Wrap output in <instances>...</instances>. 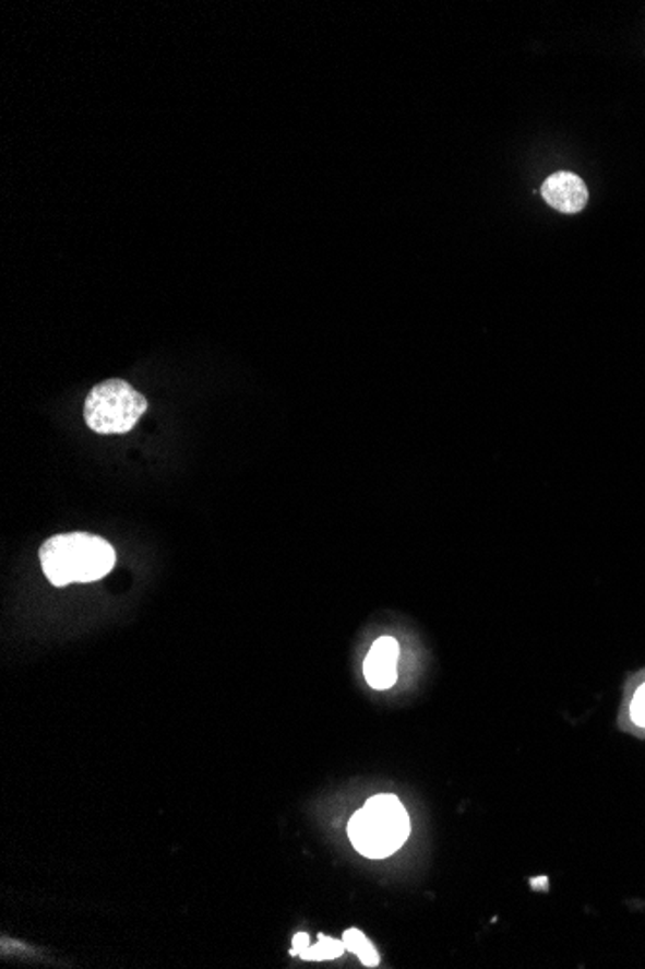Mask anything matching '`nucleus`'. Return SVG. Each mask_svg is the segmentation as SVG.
<instances>
[{"label": "nucleus", "mask_w": 645, "mask_h": 969, "mask_svg": "<svg viewBox=\"0 0 645 969\" xmlns=\"http://www.w3.org/2000/svg\"><path fill=\"white\" fill-rule=\"evenodd\" d=\"M39 557L43 574L55 587L99 581L117 564V554L109 542L87 532L52 536L43 544Z\"/></svg>", "instance_id": "f257e3e1"}, {"label": "nucleus", "mask_w": 645, "mask_h": 969, "mask_svg": "<svg viewBox=\"0 0 645 969\" xmlns=\"http://www.w3.org/2000/svg\"><path fill=\"white\" fill-rule=\"evenodd\" d=\"M408 835V813L401 800L391 793L373 795L348 823V836L354 848L371 860H381L398 852Z\"/></svg>", "instance_id": "f03ea898"}, {"label": "nucleus", "mask_w": 645, "mask_h": 969, "mask_svg": "<svg viewBox=\"0 0 645 969\" xmlns=\"http://www.w3.org/2000/svg\"><path fill=\"white\" fill-rule=\"evenodd\" d=\"M147 411V401L128 381H103L85 399L87 426L97 434H127Z\"/></svg>", "instance_id": "7ed1b4c3"}, {"label": "nucleus", "mask_w": 645, "mask_h": 969, "mask_svg": "<svg viewBox=\"0 0 645 969\" xmlns=\"http://www.w3.org/2000/svg\"><path fill=\"white\" fill-rule=\"evenodd\" d=\"M398 658H401V645L393 637H381L373 642L363 662V675L369 685L379 692H385L393 687L398 677Z\"/></svg>", "instance_id": "20e7f679"}, {"label": "nucleus", "mask_w": 645, "mask_h": 969, "mask_svg": "<svg viewBox=\"0 0 645 969\" xmlns=\"http://www.w3.org/2000/svg\"><path fill=\"white\" fill-rule=\"evenodd\" d=\"M541 194L545 202L562 213H580L589 200L586 182L572 173H557L547 178L541 186Z\"/></svg>", "instance_id": "39448f33"}, {"label": "nucleus", "mask_w": 645, "mask_h": 969, "mask_svg": "<svg viewBox=\"0 0 645 969\" xmlns=\"http://www.w3.org/2000/svg\"><path fill=\"white\" fill-rule=\"evenodd\" d=\"M343 943L346 946V950L356 954L363 966H368V968H375L378 966L379 954L375 950V946L358 929H348L344 933Z\"/></svg>", "instance_id": "423d86ee"}, {"label": "nucleus", "mask_w": 645, "mask_h": 969, "mask_svg": "<svg viewBox=\"0 0 645 969\" xmlns=\"http://www.w3.org/2000/svg\"><path fill=\"white\" fill-rule=\"evenodd\" d=\"M344 953H346V946H344L343 941H335L331 936H319V943L315 946L306 948L300 956H302L303 960L325 961L341 958Z\"/></svg>", "instance_id": "0eeeda50"}, {"label": "nucleus", "mask_w": 645, "mask_h": 969, "mask_svg": "<svg viewBox=\"0 0 645 969\" xmlns=\"http://www.w3.org/2000/svg\"><path fill=\"white\" fill-rule=\"evenodd\" d=\"M630 718L634 724L645 728V683L637 687L636 695L630 702Z\"/></svg>", "instance_id": "6e6552de"}, {"label": "nucleus", "mask_w": 645, "mask_h": 969, "mask_svg": "<svg viewBox=\"0 0 645 969\" xmlns=\"http://www.w3.org/2000/svg\"><path fill=\"white\" fill-rule=\"evenodd\" d=\"M306 948H310V935L298 933V935L294 936L292 950H290V954H292V956H300Z\"/></svg>", "instance_id": "1a4fd4ad"}]
</instances>
